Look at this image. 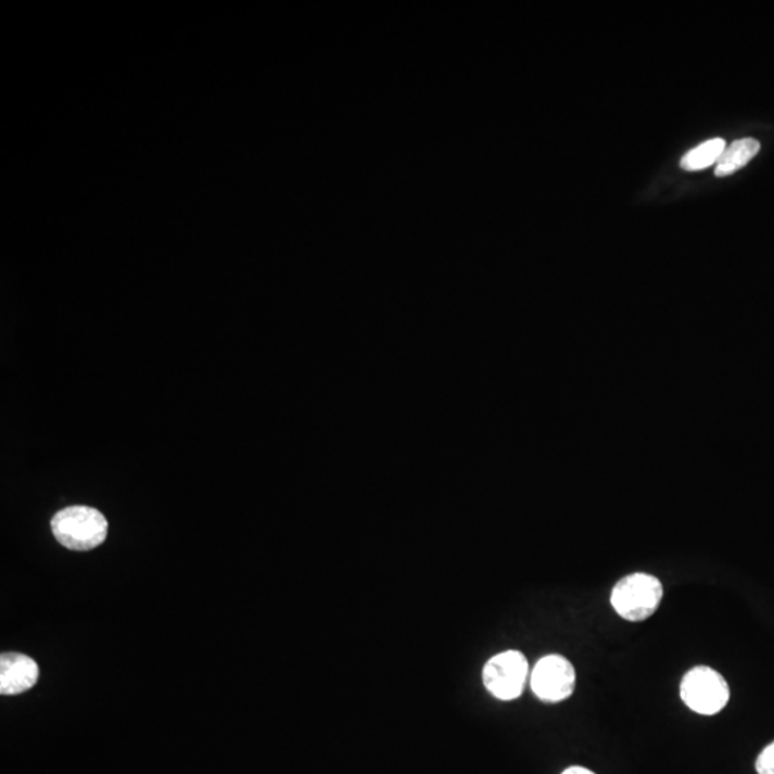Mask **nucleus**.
I'll use <instances>...</instances> for the list:
<instances>
[{"label": "nucleus", "instance_id": "1", "mask_svg": "<svg viewBox=\"0 0 774 774\" xmlns=\"http://www.w3.org/2000/svg\"><path fill=\"white\" fill-rule=\"evenodd\" d=\"M53 535L71 551H91L100 547L109 534V522L97 509L76 505L62 509L52 518Z\"/></svg>", "mask_w": 774, "mask_h": 774}, {"label": "nucleus", "instance_id": "2", "mask_svg": "<svg viewBox=\"0 0 774 774\" xmlns=\"http://www.w3.org/2000/svg\"><path fill=\"white\" fill-rule=\"evenodd\" d=\"M663 594V585L659 579L635 572L616 584L611 593V604L617 614L624 620L639 623L655 614Z\"/></svg>", "mask_w": 774, "mask_h": 774}, {"label": "nucleus", "instance_id": "3", "mask_svg": "<svg viewBox=\"0 0 774 774\" xmlns=\"http://www.w3.org/2000/svg\"><path fill=\"white\" fill-rule=\"evenodd\" d=\"M680 695L688 709L702 715H714L727 706L731 688L722 674L700 665L684 675Z\"/></svg>", "mask_w": 774, "mask_h": 774}, {"label": "nucleus", "instance_id": "4", "mask_svg": "<svg viewBox=\"0 0 774 774\" xmlns=\"http://www.w3.org/2000/svg\"><path fill=\"white\" fill-rule=\"evenodd\" d=\"M528 671L530 667L522 652H499L483 667V684L496 699L516 700L525 688Z\"/></svg>", "mask_w": 774, "mask_h": 774}, {"label": "nucleus", "instance_id": "5", "mask_svg": "<svg viewBox=\"0 0 774 774\" xmlns=\"http://www.w3.org/2000/svg\"><path fill=\"white\" fill-rule=\"evenodd\" d=\"M575 680L574 665L566 657L551 655L536 663L531 675V687L540 700L559 702L572 696Z\"/></svg>", "mask_w": 774, "mask_h": 774}, {"label": "nucleus", "instance_id": "6", "mask_svg": "<svg viewBox=\"0 0 774 774\" xmlns=\"http://www.w3.org/2000/svg\"><path fill=\"white\" fill-rule=\"evenodd\" d=\"M37 661L21 652H4L0 657V695L16 696L30 690L38 683Z\"/></svg>", "mask_w": 774, "mask_h": 774}, {"label": "nucleus", "instance_id": "7", "mask_svg": "<svg viewBox=\"0 0 774 774\" xmlns=\"http://www.w3.org/2000/svg\"><path fill=\"white\" fill-rule=\"evenodd\" d=\"M760 142L754 138H743L733 144L727 145L720 156L719 163L715 164L714 174L718 177H727L731 174L749 164L756 155L759 154Z\"/></svg>", "mask_w": 774, "mask_h": 774}, {"label": "nucleus", "instance_id": "8", "mask_svg": "<svg viewBox=\"0 0 774 774\" xmlns=\"http://www.w3.org/2000/svg\"><path fill=\"white\" fill-rule=\"evenodd\" d=\"M726 141L723 138H713V140L705 141L702 144L693 148L687 154H684L680 161V167L686 172H700L710 165L718 164L723 151L726 150Z\"/></svg>", "mask_w": 774, "mask_h": 774}, {"label": "nucleus", "instance_id": "9", "mask_svg": "<svg viewBox=\"0 0 774 774\" xmlns=\"http://www.w3.org/2000/svg\"><path fill=\"white\" fill-rule=\"evenodd\" d=\"M756 771L759 774H774V741L760 753L756 762Z\"/></svg>", "mask_w": 774, "mask_h": 774}, {"label": "nucleus", "instance_id": "10", "mask_svg": "<svg viewBox=\"0 0 774 774\" xmlns=\"http://www.w3.org/2000/svg\"><path fill=\"white\" fill-rule=\"evenodd\" d=\"M562 774H595V773L588 771V769H585V767L574 766V767H568L567 771L563 772Z\"/></svg>", "mask_w": 774, "mask_h": 774}]
</instances>
